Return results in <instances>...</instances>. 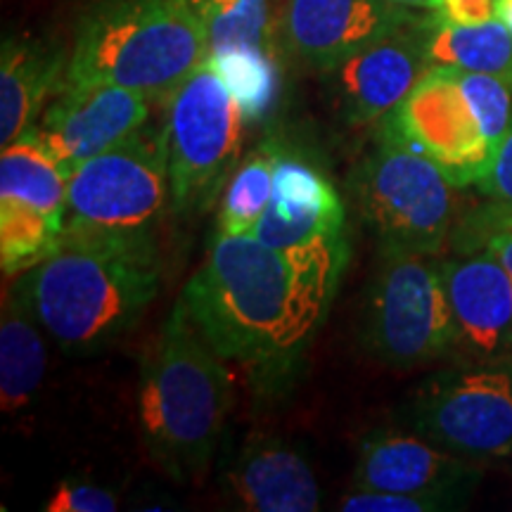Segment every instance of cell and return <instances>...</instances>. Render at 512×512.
I'll list each match as a JSON object with an SVG mask.
<instances>
[{
    "label": "cell",
    "mask_w": 512,
    "mask_h": 512,
    "mask_svg": "<svg viewBox=\"0 0 512 512\" xmlns=\"http://www.w3.org/2000/svg\"><path fill=\"white\" fill-rule=\"evenodd\" d=\"M181 299L226 361L273 377L294 368L332 306L283 254L254 235L219 230Z\"/></svg>",
    "instance_id": "cell-1"
},
{
    "label": "cell",
    "mask_w": 512,
    "mask_h": 512,
    "mask_svg": "<svg viewBox=\"0 0 512 512\" xmlns=\"http://www.w3.org/2000/svg\"><path fill=\"white\" fill-rule=\"evenodd\" d=\"M233 403L226 358L204 339L178 299L140 366V437L178 484H197L214 460Z\"/></svg>",
    "instance_id": "cell-2"
},
{
    "label": "cell",
    "mask_w": 512,
    "mask_h": 512,
    "mask_svg": "<svg viewBox=\"0 0 512 512\" xmlns=\"http://www.w3.org/2000/svg\"><path fill=\"white\" fill-rule=\"evenodd\" d=\"M159 252L67 242L29 271L12 292L69 356H93L133 328L155 302Z\"/></svg>",
    "instance_id": "cell-3"
},
{
    "label": "cell",
    "mask_w": 512,
    "mask_h": 512,
    "mask_svg": "<svg viewBox=\"0 0 512 512\" xmlns=\"http://www.w3.org/2000/svg\"><path fill=\"white\" fill-rule=\"evenodd\" d=\"M209 53L185 0H98L81 17L62 83H112L162 102Z\"/></svg>",
    "instance_id": "cell-4"
},
{
    "label": "cell",
    "mask_w": 512,
    "mask_h": 512,
    "mask_svg": "<svg viewBox=\"0 0 512 512\" xmlns=\"http://www.w3.org/2000/svg\"><path fill=\"white\" fill-rule=\"evenodd\" d=\"M169 207L164 126L147 124L69 171L64 240L159 252L157 233Z\"/></svg>",
    "instance_id": "cell-5"
},
{
    "label": "cell",
    "mask_w": 512,
    "mask_h": 512,
    "mask_svg": "<svg viewBox=\"0 0 512 512\" xmlns=\"http://www.w3.org/2000/svg\"><path fill=\"white\" fill-rule=\"evenodd\" d=\"M375 145L351 174L356 207L380 249L439 256L456 226L453 185L441 169L392 128H375Z\"/></svg>",
    "instance_id": "cell-6"
},
{
    "label": "cell",
    "mask_w": 512,
    "mask_h": 512,
    "mask_svg": "<svg viewBox=\"0 0 512 512\" xmlns=\"http://www.w3.org/2000/svg\"><path fill=\"white\" fill-rule=\"evenodd\" d=\"M363 347L392 368L456 356V320L439 259L380 249L361 320Z\"/></svg>",
    "instance_id": "cell-7"
},
{
    "label": "cell",
    "mask_w": 512,
    "mask_h": 512,
    "mask_svg": "<svg viewBox=\"0 0 512 512\" xmlns=\"http://www.w3.org/2000/svg\"><path fill=\"white\" fill-rule=\"evenodd\" d=\"M164 102L171 214L204 211L235 171L247 121L207 60Z\"/></svg>",
    "instance_id": "cell-8"
},
{
    "label": "cell",
    "mask_w": 512,
    "mask_h": 512,
    "mask_svg": "<svg viewBox=\"0 0 512 512\" xmlns=\"http://www.w3.org/2000/svg\"><path fill=\"white\" fill-rule=\"evenodd\" d=\"M403 415L408 430L470 463L510 456L512 361H458L427 377Z\"/></svg>",
    "instance_id": "cell-9"
},
{
    "label": "cell",
    "mask_w": 512,
    "mask_h": 512,
    "mask_svg": "<svg viewBox=\"0 0 512 512\" xmlns=\"http://www.w3.org/2000/svg\"><path fill=\"white\" fill-rule=\"evenodd\" d=\"M380 126L437 164L453 188L482 183L496 155L453 67H432Z\"/></svg>",
    "instance_id": "cell-10"
},
{
    "label": "cell",
    "mask_w": 512,
    "mask_h": 512,
    "mask_svg": "<svg viewBox=\"0 0 512 512\" xmlns=\"http://www.w3.org/2000/svg\"><path fill=\"white\" fill-rule=\"evenodd\" d=\"M434 19L437 12H425L325 72L332 100L349 126L377 128L430 72L427 34Z\"/></svg>",
    "instance_id": "cell-11"
},
{
    "label": "cell",
    "mask_w": 512,
    "mask_h": 512,
    "mask_svg": "<svg viewBox=\"0 0 512 512\" xmlns=\"http://www.w3.org/2000/svg\"><path fill=\"white\" fill-rule=\"evenodd\" d=\"M425 15L389 0H280L275 48L313 72H330L351 53Z\"/></svg>",
    "instance_id": "cell-12"
},
{
    "label": "cell",
    "mask_w": 512,
    "mask_h": 512,
    "mask_svg": "<svg viewBox=\"0 0 512 512\" xmlns=\"http://www.w3.org/2000/svg\"><path fill=\"white\" fill-rule=\"evenodd\" d=\"M152 105L147 95L112 83H62L27 133L72 171L150 124Z\"/></svg>",
    "instance_id": "cell-13"
},
{
    "label": "cell",
    "mask_w": 512,
    "mask_h": 512,
    "mask_svg": "<svg viewBox=\"0 0 512 512\" xmlns=\"http://www.w3.org/2000/svg\"><path fill=\"white\" fill-rule=\"evenodd\" d=\"M456 320V358L465 363L512 361V280L486 249L439 259Z\"/></svg>",
    "instance_id": "cell-14"
},
{
    "label": "cell",
    "mask_w": 512,
    "mask_h": 512,
    "mask_svg": "<svg viewBox=\"0 0 512 512\" xmlns=\"http://www.w3.org/2000/svg\"><path fill=\"white\" fill-rule=\"evenodd\" d=\"M479 472L415 432L373 430L358 444L354 489L437 496L458 503Z\"/></svg>",
    "instance_id": "cell-15"
},
{
    "label": "cell",
    "mask_w": 512,
    "mask_h": 512,
    "mask_svg": "<svg viewBox=\"0 0 512 512\" xmlns=\"http://www.w3.org/2000/svg\"><path fill=\"white\" fill-rule=\"evenodd\" d=\"M235 508L249 512H313L320 486L311 465L280 439H252L223 475Z\"/></svg>",
    "instance_id": "cell-16"
},
{
    "label": "cell",
    "mask_w": 512,
    "mask_h": 512,
    "mask_svg": "<svg viewBox=\"0 0 512 512\" xmlns=\"http://www.w3.org/2000/svg\"><path fill=\"white\" fill-rule=\"evenodd\" d=\"M67 60L57 48L31 38H8L0 55V143H15L62 86Z\"/></svg>",
    "instance_id": "cell-17"
},
{
    "label": "cell",
    "mask_w": 512,
    "mask_h": 512,
    "mask_svg": "<svg viewBox=\"0 0 512 512\" xmlns=\"http://www.w3.org/2000/svg\"><path fill=\"white\" fill-rule=\"evenodd\" d=\"M43 325L10 290L0 320V396L3 411L17 413L31 406L46 377L48 354Z\"/></svg>",
    "instance_id": "cell-18"
},
{
    "label": "cell",
    "mask_w": 512,
    "mask_h": 512,
    "mask_svg": "<svg viewBox=\"0 0 512 512\" xmlns=\"http://www.w3.org/2000/svg\"><path fill=\"white\" fill-rule=\"evenodd\" d=\"M427 55L432 67L494 74L512 83V34L498 19L477 27H456L437 15L427 34Z\"/></svg>",
    "instance_id": "cell-19"
},
{
    "label": "cell",
    "mask_w": 512,
    "mask_h": 512,
    "mask_svg": "<svg viewBox=\"0 0 512 512\" xmlns=\"http://www.w3.org/2000/svg\"><path fill=\"white\" fill-rule=\"evenodd\" d=\"M211 67L238 102L247 126L261 124L275 110L280 95V67L275 48L230 46L209 53Z\"/></svg>",
    "instance_id": "cell-20"
},
{
    "label": "cell",
    "mask_w": 512,
    "mask_h": 512,
    "mask_svg": "<svg viewBox=\"0 0 512 512\" xmlns=\"http://www.w3.org/2000/svg\"><path fill=\"white\" fill-rule=\"evenodd\" d=\"M275 140H264L235 166L221 197L219 226L226 235H252L256 223L266 214L273 192Z\"/></svg>",
    "instance_id": "cell-21"
},
{
    "label": "cell",
    "mask_w": 512,
    "mask_h": 512,
    "mask_svg": "<svg viewBox=\"0 0 512 512\" xmlns=\"http://www.w3.org/2000/svg\"><path fill=\"white\" fill-rule=\"evenodd\" d=\"M185 5L207 29L211 50L230 46L275 48L268 0H185Z\"/></svg>",
    "instance_id": "cell-22"
},
{
    "label": "cell",
    "mask_w": 512,
    "mask_h": 512,
    "mask_svg": "<svg viewBox=\"0 0 512 512\" xmlns=\"http://www.w3.org/2000/svg\"><path fill=\"white\" fill-rule=\"evenodd\" d=\"M448 249L460 254L486 249L501 261L512 280V204L491 200L467 211L453 226Z\"/></svg>",
    "instance_id": "cell-23"
},
{
    "label": "cell",
    "mask_w": 512,
    "mask_h": 512,
    "mask_svg": "<svg viewBox=\"0 0 512 512\" xmlns=\"http://www.w3.org/2000/svg\"><path fill=\"white\" fill-rule=\"evenodd\" d=\"M458 81L486 138L498 147L512 124V83L501 76L463 72V69H458Z\"/></svg>",
    "instance_id": "cell-24"
},
{
    "label": "cell",
    "mask_w": 512,
    "mask_h": 512,
    "mask_svg": "<svg viewBox=\"0 0 512 512\" xmlns=\"http://www.w3.org/2000/svg\"><path fill=\"white\" fill-rule=\"evenodd\" d=\"M453 503L437 496L394 494V491L354 489L339 501L337 508L344 512H432L446 510Z\"/></svg>",
    "instance_id": "cell-25"
},
{
    "label": "cell",
    "mask_w": 512,
    "mask_h": 512,
    "mask_svg": "<svg viewBox=\"0 0 512 512\" xmlns=\"http://www.w3.org/2000/svg\"><path fill=\"white\" fill-rule=\"evenodd\" d=\"M43 510L48 512H114L119 510V498L105 486L93 482L67 479L48 498Z\"/></svg>",
    "instance_id": "cell-26"
},
{
    "label": "cell",
    "mask_w": 512,
    "mask_h": 512,
    "mask_svg": "<svg viewBox=\"0 0 512 512\" xmlns=\"http://www.w3.org/2000/svg\"><path fill=\"white\" fill-rule=\"evenodd\" d=\"M491 200L512 202V124L501 143L496 147L494 162H491L489 174L477 185Z\"/></svg>",
    "instance_id": "cell-27"
},
{
    "label": "cell",
    "mask_w": 512,
    "mask_h": 512,
    "mask_svg": "<svg viewBox=\"0 0 512 512\" xmlns=\"http://www.w3.org/2000/svg\"><path fill=\"white\" fill-rule=\"evenodd\" d=\"M437 15L446 24L477 27L496 19V0H441Z\"/></svg>",
    "instance_id": "cell-28"
},
{
    "label": "cell",
    "mask_w": 512,
    "mask_h": 512,
    "mask_svg": "<svg viewBox=\"0 0 512 512\" xmlns=\"http://www.w3.org/2000/svg\"><path fill=\"white\" fill-rule=\"evenodd\" d=\"M389 3L415 12H437L441 8V0H389Z\"/></svg>",
    "instance_id": "cell-29"
},
{
    "label": "cell",
    "mask_w": 512,
    "mask_h": 512,
    "mask_svg": "<svg viewBox=\"0 0 512 512\" xmlns=\"http://www.w3.org/2000/svg\"><path fill=\"white\" fill-rule=\"evenodd\" d=\"M496 19L512 34V0H496Z\"/></svg>",
    "instance_id": "cell-30"
},
{
    "label": "cell",
    "mask_w": 512,
    "mask_h": 512,
    "mask_svg": "<svg viewBox=\"0 0 512 512\" xmlns=\"http://www.w3.org/2000/svg\"><path fill=\"white\" fill-rule=\"evenodd\" d=\"M510 204H512V202H510Z\"/></svg>",
    "instance_id": "cell-31"
}]
</instances>
